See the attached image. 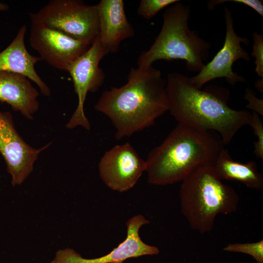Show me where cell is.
I'll use <instances>...</instances> for the list:
<instances>
[{"mask_svg": "<svg viewBox=\"0 0 263 263\" xmlns=\"http://www.w3.org/2000/svg\"><path fill=\"white\" fill-rule=\"evenodd\" d=\"M253 119L250 126L252 128L257 140L254 142V153L258 158L263 159V125L258 114L253 112Z\"/></svg>", "mask_w": 263, "mask_h": 263, "instance_id": "20", "label": "cell"}, {"mask_svg": "<svg viewBox=\"0 0 263 263\" xmlns=\"http://www.w3.org/2000/svg\"><path fill=\"white\" fill-rule=\"evenodd\" d=\"M123 86L104 91L95 110L111 121L117 140L153 125L169 111L166 81L152 66L132 67Z\"/></svg>", "mask_w": 263, "mask_h": 263, "instance_id": "1", "label": "cell"}, {"mask_svg": "<svg viewBox=\"0 0 263 263\" xmlns=\"http://www.w3.org/2000/svg\"><path fill=\"white\" fill-rule=\"evenodd\" d=\"M150 223L141 214L130 218L126 222L125 239L104 256L86 259L73 249L66 248L58 250L50 263H123L130 258L158 255L160 252L159 248L146 244L139 236L140 228Z\"/></svg>", "mask_w": 263, "mask_h": 263, "instance_id": "12", "label": "cell"}, {"mask_svg": "<svg viewBox=\"0 0 263 263\" xmlns=\"http://www.w3.org/2000/svg\"><path fill=\"white\" fill-rule=\"evenodd\" d=\"M29 43L42 60L66 71L91 45L44 24L34 22H31Z\"/></svg>", "mask_w": 263, "mask_h": 263, "instance_id": "9", "label": "cell"}, {"mask_svg": "<svg viewBox=\"0 0 263 263\" xmlns=\"http://www.w3.org/2000/svg\"><path fill=\"white\" fill-rule=\"evenodd\" d=\"M26 32V25H22L10 44L0 52V71L24 75L37 85L44 96H49L50 89L35 69L36 64L42 60L28 51L25 43Z\"/></svg>", "mask_w": 263, "mask_h": 263, "instance_id": "14", "label": "cell"}, {"mask_svg": "<svg viewBox=\"0 0 263 263\" xmlns=\"http://www.w3.org/2000/svg\"><path fill=\"white\" fill-rule=\"evenodd\" d=\"M224 17L226 31L223 47L197 74L189 77L191 83L199 89L205 83L217 78H225L230 85L246 81L243 76L234 73L232 67L239 59L250 61L248 52L241 46V43L248 45L249 40L237 34L231 12L225 6H224Z\"/></svg>", "mask_w": 263, "mask_h": 263, "instance_id": "8", "label": "cell"}, {"mask_svg": "<svg viewBox=\"0 0 263 263\" xmlns=\"http://www.w3.org/2000/svg\"><path fill=\"white\" fill-rule=\"evenodd\" d=\"M224 145L215 132L178 123L149 153L145 160L148 182L166 186L182 182L198 167L213 165Z\"/></svg>", "mask_w": 263, "mask_h": 263, "instance_id": "3", "label": "cell"}, {"mask_svg": "<svg viewBox=\"0 0 263 263\" xmlns=\"http://www.w3.org/2000/svg\"><path fill=\"white\" fill-rule=\"evenodd\" d=\"M253 39L251 56L255 57V71L263 78V36L256 31L252 34Z\"/></svg>", "mask_w": 263, "mask_h": 263, "instance_id": "19", "label": "cell"}, {"mask_svg": "<svg viewBox=\"0 0 263 263\" xmlns=\"http://www.w3.org/2000/svg\"><path fill=\"white\" fill-rule=\"evenodd\" d=\"M8 9L9 5L8 4L0 1V13L7 11Z\"/></svg>", "mask_w": 263, "mask_h": 263, "instance_id": "24", "label": "cell"}, {"mask_svg": "<svg viewBox=\"0 0 263 263\" xmlns=\"http://www.w3.org/2000/svg\"><path fill=\"white\" fill-rule=\"evenodd\" d=\"M38 95L27 77L0 71V102L8 104L27 119H32L39 108Z\"/></svg>", "mask_w": 263, "mask_h": 263, "instance_id": "15", "label": "cell"}, {"mask_svg": "<svg viewBox=\"0 0 263 263\" xmlns=\"http://www.w3.org/2000/svg\"><path fill=\"white\" fill-rule=\"evenodd\" d=\"M146 169L145 160L128 142L106 151L98 164L102 181L109 188L119 192L132 188Z\"/></svg>", "mask_w": 263, "mask_h": 263, "instance_id": "11", "label": "cell"}, {"mask_svg": "<svg viewBox=\"0 0 263 263\" xmlns=\"http://www.w3.org/2000/svg\"><path fill=\"white\" fill-rule=\"evenodd\" d=\"M255 87L260 93L263 92V78H261L256 80L255 83Z\"/></svg>", "mask_w": 263, "mask_h": 263, "instance_id": "23", "label": "cell"}, {"mask_svg": "<svg viewBox=\"0 0 263 263\" xmlns=\"http://www.w3.org/2000/svg\"><path fill=\"white\" fill-rule=\"evenodd\" d=\"M190 11L189 6L180 0L165 11L161 30L150 48L139 56L138 67L152 66L159 60L181 59L189 71L198 73L202 70L211 45L189 28Z\"/></svg>", "mask_w": 263, "mask_h": 263, "instance_id": "5", "label": "cell"}, {"mask_svg": "<svg viewBox=\"0 0 263 263\" xmlns=\"http://www.w3.org/2000/svg\"><path fill=\"white\" fill-rule=\"evenodd\" d=\"M228 252L240 253L251 256L257 263H263V240L254 243L228 244L223 248Z\"/></svg>", "mask_w": 263, "mask_h": 263, "instance_id": "17", "label": "cell"}, {"mask_svg": "<svg viewBox=\"0 0 263 263\" xmlns=\"http://www.w3.org/2000/svg\"><path fill=\"white\" fill-rule=\"evenodd\" d=\"M179 1L178 0H142L138 6L137 13L144 19H150L162 9Z\"/></svg>", "mask_w": 263, "mask_h": 263, "instance_id": "18", "label": "cell"}, {"mask_svg": "<svg viewBox=\"0 0 263 263\" xmlns=\"http://www.w3.org/2000/svg\"><path fill=\"white\" fill-rule=\"evenodd\" d=\"M181 211L192 229L201 234L213 229L216 216L236 211L240 198L231 186L223 183L213 165L197 168L182 181Z\"/></svg>", "mask_w": 263, "mask_h": 263, "instance_id": "4", "label": "cell"}, {"mask_svg": "<svg viewBox=\"0 0 263 263\" xmlns=\"http://www.w3.org/2000/svg\"><path fill=\"white\" fill-rule=\"evenodd\" d=\"M50 145L36 149L17 132L11 113L0 110V153L12 177L13 187L21 185L33 170L39 154Z\"/></svg>", "mask_w": 263, "mask_h": 263, "instance_id": "10", "label": "cell"}, {"mask_svg": "<svg viewBox=\"0 0 263 263\" xmlns=\"http://www.w3.org/2000/svg\"><path fill=\"white\" fill-rule=\"evenodd\" d=\"M31 22L44 24L72 38L92 44L99 31L97 5L79 0H52L37 12L29 13Z\"/></svg>", "mask_w": 263, "mask_h": 263, "instance_id": "6", "label": "cell"}, {"mask_svg": "<svg viewBox=\"0 0 263 263\" xmlns=\"http://www.w3.org/2000/svg\"><path fill=\"white\" fill-rule=\"evenodd\" d=\"M244 98L248 101L246 105L247 109L261 116L263 115V100L258 98L254 93L250 89L247 88L244 92Z\"/></svg>", "mask_w": 263, "mask_h": 263, "instance_id": "22", "label": "cell"}, {"mask_svg": "<svg viewBox=\"0 0 263 263\" xmlns=\"http://www.w3.org/2000/svg\"><path fill=\"white\" fill-rule=\"evenodd\" d=\"M99 13V42L106 54L116 53L121 42L134 36L122 0H101L97 4Z\"/></svg>", "mask_w": 263, "mask_h": 263, "instance_id": "13", "label": "cell"}, {"mask_svg": "<svg viewBox=\"0 0 263 263\" xmlns=\"http://www.w3.org/2000/svg\"><path fill=\"white\" fill-rule=\"evenodd\" d=\"M97 36L90 48L69 67L70 74L77 96L76 108L66 125L68 129L81 126L87 130L91 128L85 115L84 105L88 93L97 92L103 85L105 75L99 63L106 55Z\"/></svg>", "mask_w": 263, "mask_h": 263, "instance_id": "7", "label": "cell"}, {"mask_svg": "<svg viewBox=\"0 0 263 263\" xmlns=\"http://www.w3.org/2000/svg\"><path fill=\"white\" fill-rule=\"evenodd\" d=\"M166 81L169 111L178 123L218 133L225 145L242 127L250 126L252 113L229 107L226 89L210 86L201 90L189 77L176 72L169 73Z\"/></svg>", "mask_w": 263, "mask_h": 263, "instance_id": "2", "label": "cell"}, {"mask_svg": "<svg viewBox=\"0 0 263 263\" xmlns=\"http://www.w3.org/2000/svg\"><path fill=\"white\" fill-rule=\"evenodd\" d=\"M217 176L222 180L240 182L257 190L263 188V177L254 161L242 163L233 160L227 149H224L213 165Z\"/></svg>", "mask_w": 263, "mask_h": 263, "instance_id": "16", "label": "cell"}, {"mask_svg": "<svg viewBox=\"0 0 263 263\" xmlns=\"http://www.w3.org/2000/svg\"><path fill=\"white\" fill-rule=\"evenodd\" d=\"M234 2L243 4L250 7L261 16H263V2L260 0H213L207 2V8L213 9L214 6L225 2Z\"/></svg>", "mask_w": 263, "mask_h": 263, "instance_id": "21", "label": "cell"}]
</instances>
